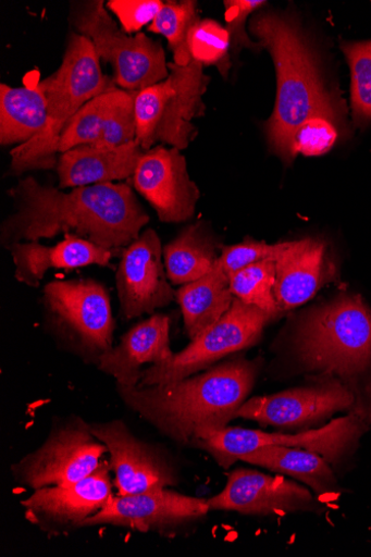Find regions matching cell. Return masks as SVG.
Instances as JSON below:
<instances>
[{
  "label": "cell",
  "instance_id": "obj_29",
  "mask_svg": "<svg viewBox=\"0 0 371 557\" xmlns=\"http://www.w3.org/2000/svg\"><path fill=\"white\" fill-rule=\"evenodd\" d=\"M199 20L197 3L193 0L168 2L148 26V30L164 36L173 53L174 63L186 66L191 62L188 35Z\"/></svg>",
  "mask_w": 371,
  "mask_h": 557
},
{
  "label": "cell",
  "instance_id": "obj_17",
  "mask_svg": "<svg viewBox=\"0 0 371 557\" xmlns=\"http://www.w3.org/2000/svg\"><path fill=\"white\" fill-rule=\"evenodd\" d=\"M208 500L210 511L244 516H271L320 512L322 506L304 486L285 479L249 469L228 474L225 488Z\"/></svg>",
  "mask_w": 371,
  "mask_h": 557
},
{
  "label": "cell",
  "instance_id": "obj_33",
  "mask_svg": "<svg viewBox=\"0 0 371 557\" xmlns=\"http://www.w3.org/2000/svg\"><path fill=\"white\" fill-rule=\"evenodd\" d=\"M136 139L135 91H123L119 103L106 122L100 138L92 146L114 148Z\"/></svg>",
  "mask_w": 371,
  "mask_h": 557
},
{
  "label": "cell",
  "instance_id": "obj_22",
  "mask_svg": "<svg viewBox=\"0 0 371 557\" xmlns=\"http://www.w3.org/2000/svg\"><path fill=\"white\" fill-rule=\"evenodd\" d=\"M145 150L135 139L114 148L85 145L60 156L59 188L110 184L133 177Z\"/></svg>",
  "mask_w": 371,
  "mask_h": 557
},
{
  "label": "cell",
  "instance_id": "obj_8",
  "mask_svg": "<svg viewBox=\"0 0 371 557\" xmlns=\"http://www.w3.org/2000/svg\"><path fill=\"white\" fill-rule=\"evenodd\" d=\"M370 430L354 414L336 419L330 424L297 434L268 433L240 428H223L199 434L193 445L211 455L227 470L245 455L268 445L304 448L322 455L330 465H338L351 454L360 437Z\"/></svg>",
  "mask_w": 371,
  "mask_h": 557
},
{
  "label": "cell",
  "instance_id": "obj_28",
  "mask_svg": "<svg viewBox=\"0 0 371 557\" xmlns=\"http://www.w3.org/2000/svg\"><path fill=\"white\" fill-rule=\"evenodd\" d=\"M275 283L276 262L262 261L236 273L231 278V289L236 298L275 320L283 314L274 294Z\"/></svg>",
  "mask_w": 371,
  "mask_h": 557
},
{
  "label": "cell",
  "instance_id": "obj_30",
  "mask_svg": "<svg viewBox=\"0 0 371 557\" xmlns=\"http://www.w3.org/2000/svg\"><path fill=\"white\" fill-rule=\"evenodd\" d=\"M191 61L214 66L225 77L232 67V41L226 27L214 20H199L188 35Z\"/></svg>",
  "mask_w": 371,
  "mask_h": 557
},
{
  "label": "cell",
  "instance_id": "obj_31",
  "mask_svg": "<svg viewBox=\"0 0 371 557\" xmlns=\"http://www.w3.org/2000/svg\"><path fill=\"white\" fill-rule=\"evenodd\" d=\"M351 76V107L358 124L371 121V40L342 44Z\"/></svg>",
  "mask_w": 371,
  "mask_h": 557
},
{
  "label": "cell",
  "instance_id": "obj_19",
  "mask_svg": "<svg viewBox=\"0 0 371 557\" xmlns=\"http://www.w3.org/2000/svg\"><path fill=\"white\" fill-rule=\"evenodd\" d=\"M170 89L159 114L154 145H165L183 150L196 137L195 119L205 115L202 97L210 84L203 66L191 61L186 66L170 63Z\"/></svg>",
  "mask_w": 371,
  "mask_h": 557
},
{
  "label": "cell",
  "instance_id": "obj_10",
  "mask_svg": "<svg viewBox=\"0 0 371 557\" xmlns=\"http://www.w3.org/2000/svg\"><path fill=\"white\" fill-rule=\"evenodd\" d=\"M106 453L108 447L92 434L90 423L72 417L59 422L12 471L17 484L33 491L70 486L91 475Z\"/></svg>",
  "mask_w": 371,
  "mask_h": 557
},
{
  "label": "cell",
  "instance_id": "obj_18",
  "mask_svg": "<svg viewBox=\"0 0 371 557\" xmlns=\"http://www.w3.org/2000/svg\"><path fill=\"white\" fill-rule=\"evenodd\" d=\"M274 294L282 312L302 306L325 284L335 278L325 243L304 238L283 242L276 259Z\"/></svg>",
  "mask_w": 371,
  "mask_h": 557
},
{
  "label": "cell",
  "instance_id": "obj_15",
  "mask_svg": "<svg viewBox=\"0 0 371 557\" xmlns=\"http://www.w3.org/2000/svg\"><path fill=\"white\" fill-rule=\"evenodd\" d=\"M131 180L159 221L184 223L195 215L200 191L180 149L156 145L145 150Z\"/></svg>",
  "mask_w": 371,
  "mask_h": 557
},
{
  "label": "cell",
  "instance_id": "obj_35",
  "mask_svg": "<svg viewBox=\"0 0 371 557\" xmlns=\"http://www.w3.org/2000/svg\"><path fill=\"white\" fill-rule=\"evenodd\" d=\"M267 2L263 0H226L224 2L227 22V29L231 34L232 58L240 54L242 49L259 50L261 46L258 41L251 40L247 33L248 17L255 14Z\"/></svg>",
  "mask_w": 371,
  "mask_h": 557
},
{
  "label": "cell",
  "instance_id": "obj_11",
  "mask_svg": "<svg viewBox=\"0 0 371 557\" xmlns=\"http://www.w3.org/2000/svg\"><path fill=\"white\" fill-rule=\"evenodd\" d=\"M210 512L208 500L180 492L157 488L140 494L112 496L81 529L112 525L141 533L175 537Z\"/></svg>",
  "mask_w": 371,
  "mask_h": 557
},
{
  "label": "cell",
  "instance_id": "obj_1",
  "mask_svg": "<svg viewBox=\"0 0 371 557\" xmlns=\"http://www.w3.org/2000/svg\"><path fill=\"white\" fill-rule=\"evenodd\" d=\"M14 211L0 226V244L11 249L62 234L116 250L131 245L150 219L125 183L71 188L41 185L27 176L9 190Z\"/></svg>",
  "mask_w": 371,
  "mask_h": 557
},
{
  "label": "cell",
  "instance_id": "obj_3",
  "mask_svg": "<svg viewBox=\"0 0 371 557\" xmlns=\"http://www.w3.org/2000/svg\"><path fill=\"white\" fill-rule=\"evenodd\" d=\"M259 363L244 358L176 382L116 389L126 407L182 445L206 431L228 426L252 391Z\"/></svg>",
  "mask_w": 371,
  "mask_h": 557
},
{
  "label": "cell",
  "instance_id": "obj_16",
  "mask_svg": "<svg viewBox=\"0 0 371 557\" xmlns=\"http://www.w3.org/2000/svg\"><path fill=\"white\" fill-rule=\"evenodd\" d=\"M92 434L111 455L114 486L121 496L177 485L178 479L166 455L136 437L123 421L90 423Z\"/></svg>",
  "mask_w": 371,
  "mask_h": 557
},
{
  "label": "cell",
  "instance_id": "obj_26",
  "mask_svg": "<svg viewBox=\"0 0 371 557\" xmlns=\"http://www.w3.org/2000/svg\"><path fill=\"white\" fill-rule=\"evenodd\" d=\"M48 120L47 101L38 84L0 85V144L22 145L35 137Z\"/></svg>",
  "mask_w": 371,
  "mask_h": 557
},
{
  "label": "cell",
  "instance_id": "obj_6",
  "mask_svg": "<svg viewBox=\"0 0 371 557\" xmlns=\"http://www.w3.org/2000/svg\"><path fill=\"white\" fill-rule=\"evenodd\" d=\"M45 326L59 345L88 364L113 348L115 320L111 296L91 278L54 281L41 295Z\"/></svg>",
  "mask_w": 371,
  "mask_h": 557
},
{
  "label": "cell",
  "instance_id": "obj_4",
  "mask_svg": "<svg viewBox=\"0 0 371 557\" xmlns=\"http://www.w3.org/2000/svg\"><path fill=\"white\" fill-rule=\"evenodd\" d=\"M300 369L339 380L354 395L350 413L371 429V310L358 295H342L309 310L297 325Z\"/></svg>",
  "mask_w": 371,
  "mask_h": 557
},
{
  "label": "cell",
  "instance_id": "obj_27",
  "mask_svg": "<svg viewBox=\"0 0 371 557\" xmlns=\"http://www.w3.org/2000/svg\"><path fill=\"white\" fill-rule=\"evenodd\" d=\"M123 91L124 89L116 87L88 101L70 121L63 132L60 154L79 146L96 144Z\"/></svg>",
  "mask_w": 371,
  "mask_h": 557
},
{
  "label": "cell",
  "instance_id": "obj_32",
  "mask_svg": "<svg viewBox=\"0 0 371 557\" xmlns=\"http://www.w3.org/2000/svg\"><path fill=\"white\" fill-rule=\"evenodd\" d=\"M282 247L283 243L271 245L247 237L239 244L223 246L217 267L231 280L249 265L262 261H276Z\"/></svg>",
  "mask_w": 371,
  "mask_h": 557
},
{
  "label": "cell",
  "instance_id": "obj_14",
  "mask_svg": "<svg viewBox=\"0 0 371 557\" xmlns=\"http://www.w3.org/2000/svg\"><path fill=\"white\" fill-rule=\"evenodd\" d=\"M116 286L125 320L153 314L176 299L165 269L164 247L153 230H145L124 248Z\"/></svg>",
  "mask_w": 371,
  "mask_h": 557
},
{
  "label": "cell",
  "instance_id": "obj_7",
  "mask_svg": "<svg viewBox=\"0 0 371 557\" xmlns=\"http://www.w3.org/2000/svg\"><path fill=\"white\" fill-rule=\"evenodd\" d=\"M71 23L75 33L91 41L100 61L112 65L118 87L138 91L170 77L162 42L144 33L127 35L102 0L74 5Z\"/></svg>",
  "mask_w": 371,
  "mask_h": 557
},
{
  "label": "cell",
  "instance_id": "obj_25",
  "mask_svg": "<svg viewBox=\"0 0 371 557\" xmlns=\"http://www.w3.org/2000/svg\"><path fill=\"white\" fill-rule=\"evenodd\" d=\"M223 245L203 222H197L164 246V263L174 285L195 282L213 271Z\"/></svg>",
  "mask_w": 371,
  "mask_h": 557
},
{
  "label": "cell",
  "instance_id": "obj_20",
  "mask_svg": "<svg viewBox=\"0 0 371 557\" xmlns=\"http://www.w3.org/2000/svg\"><path fill=\"white\" fill-rule=\"evenodd\" d=\"M169 317L154 314L131 329L118 346L104 352L97 369L126 387L138 386L146 364H163L172 360Z\"/></svg>",
  "mask_w": 371,
  "mask_h": 557
},
{
  "label": "cell",
  "instance_id": "obj_21",
  "mask_svg": "<svg viewBox=\"0 0 371 557\" xmlns=\"http://www.w3.org/2000/svg\"><path fill=\"white\" fill-rule=\"evenodd\" d=\"M10 251L15 265V278L35 288L40 285L49 270L72 271L90 265L109 268L115 250L76 235H66L64 240L55 246H45L39 242H22L14 245Z\"/></svg>",
  "mask_w": 371,
  "mask_h": 557
},
{
  "label": "cell",
  "instance_id": "obj_12",
  "mask_svg": "<svg viewBox=\"0 0 371 557\" xmlns=\"http://www.w3.org/2000/svg\"><path fill=\"white\" fill-rule=\"evenodd\" d=\"M318 377L305 386L247 399L236 419L264 426L297 429L321 424L338 412L350 413L355 403L351 392L335 377Z\"/></svg>",
  "mask_w": 371,
  "mask_h": 557
},
{
  "label": "cell",
  "instance_id": "obj_2",
  "mask_svg": "<svg viewBox=\"0 0 371 557\" xmlns=\"http://www.w3.org/2000/svg\"><path fill=\"white\" fill-rule=\"evenodd\" d=\"M249 33L272 55L277 74L274 112L263 128L271 148L287 164L296 159L293 143L310 119L324 117L339 125L343 108L327 85L320 59L298 22L274 12L255 13Z\"/></svg>",
  "mask_w": 371,
  "mask_h": 557
},
{
  "label": "cell",
  "instance_id": "obj_34",
  "mask_svg": "<svg viewBox=\"0 0 371 557\" xmlns=\"http://www.w3.org/2000/svg\"><path fill=\"white\" fill-rule=\"evenodd\" d=\"M339 125L329 119L313 117L296 133L293 153L304 157H321L327 153L338 139Z\"/></svg>",
  "mask_w": 371,
  "mask_h": 557
},
{
  "label": "cell",
  "instance_id": "obj_5",
  "mask_svg": "<svg viewBox=\"0 0 371 557\" xmlns=\"http://www.w3.org/2000/svg\"><path fill=\"white\" fill-rule=\"evenodd\" d=\"M47 101L48 120L30 140L11 150L10 173L57 169L62 134L70 121L95 97L116 88L104 75L91 41L72 33L59 70L37 83Z\"/></svg>",
  "mask_w": 371,
  "mask_h": 557
},
{
  "label": "cell",
  "instance_id": "obj_36",
  "mask_svg": "<svg viewBox=\"0 0 371 557\" xmlns=\"http://www.w3.org/2000/svg\"><path fill=\"white\" fill-rule=\"evenodd\" d=\"M163 7L162 0H110L106 4L127 35L138 34L144 26L150 25Z\"/></svg>",
  "mask_w": 371,
  "mask_h": 557
},
{
  "label": "cell",
  "instance_id": "obj_9",
  "mask_svg": "<svg viewBox=\"0 0 371 557\" xmlns=\"http://www.w3.org/2000/svg\"><path fill=\"white\" fill-rule=\"evenodd\" d=\"M273 321L268 313L235 297L222 320L174 354L171 361L144 370L138 387L168 384L208 370L232 354L256 345L263 329Z\"/></svg>",
  "mask_w": 371,
  "mask_h": 557
},
{
  "label": "cell",
  "instance_id": "obj_24",
  "mask_svg": "<svg viewBox=\"0 0 371 557\" xmlns=\"http://www.w3.org/2000/svg\"><path fill=\"white\" fill-rule=\"evenodd\" d=\"M185 330L190 341L214 326L231 310L235 296L231 280L215 265L201 278L176 290Z\"/></svg>",
  "mask_w": 371,
  "mask_h": 557
},
{
  "label": "cell",
  "instance_id": "obj_13",
  "mask_svg": "<svg viewBox=\"0 0 371 557\" xmlns=\"http://www.w3.org/2000/svg\"><path fill=\"white\" fill-rule=\"evenodd\" d=\"M111 471V465L101 462L91 475L73 485L35 490L22 500L26 520L50 536L81 529L114 495Z\"/></svg>",
  "mask_w": 371,
  "mask_h": 557
},
{
  "label": "cell",
  "instance_id": "obj_23",
  "mask_svg": "<svg viewBox=\"0 0 371 557\" xmlns=\"http://www.w3.org/2000/svg\"><path fill=\"white\" fill-rule=\"evenodd\" d=\"M240 461L294 478L320 496H336L342 492L331 465L311 450L268 445L245 455Z\"/></svg>",
  "mask_w": 371,
  "mask_h": 557
}]
</instances>
